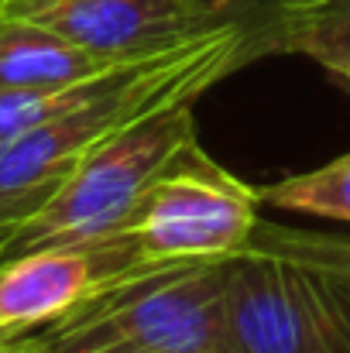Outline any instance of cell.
I'll return each mask as SVG.
<instances>
[{
    "instance_id": "6da1fadb",
    "label": "cell",
    "mask_w": 350,
    "mask_h": 353,
    "mask_svg": "<svg viewBox=\"0 0 350 353\" xmlns=\"http://www.w3.org/2000/svg\"><path fill=\"white\" fill-rule=\"evenodd\" d=\"M244 62H251L247 28L220 24L186 45L117 65L79 107L0 141V236L35 213L107 137L165 103L196 100Z\"/></svg>"
},
{
    "instance_id": "7a4b0ae2",
    "label": "cell",
    "mask_w": 350,
    "mask_h": 353,
    "mask_svg": "<svg viewBox=\"0 0 350 353\" xmlns=\"http://www.w3.org/2000/svg\"><path fill=\"white\" fill-rule=\"evenodd\" d=\"M28 336L41 353L114 347L200 353L217 347L224 343V257L137 268Z\"/></svg>"
},
{
    "instance_id": "3957f363",
    "label": "cell",
    "mask_w": 350,
    "mask_h": 353,
    "mask_svg": "<svg viewBox=\"0 0 350 353\" xmlns=\"http://www.w3.org/2000/svg\"><path fill=\"white\" fill-rule=\"evenodd\" d=\"M193 103L196 100L165 103L93 148L35 213L0 236V261L35 247L90 240L117 230L144 189L200 141Z\"/></svg>"
},
{
    "instance_id": "277c9868",
    "label": "cell",
    "mask_w": 350,
    "mask_h": 353,
    "mask_svg": "<svg viewBox=\"0 0 350 353\" xmlns=\"http://www.w3.org/2000/svg\"><path fill=\"white\" fill-rule=\"evenodd\" d=\"M261 210V192L220 168L196 141L144 189L117 230L151 264L217 261L247 247Z\"/></svg>"
},
{
    "instance_id": "5b68a950",
    "label": "cell",
    "mask_w": 350,
    "mask_h": 353,
    "mask_svg": "<svg viewBox=\"0 0 350 353\" xmlns=\"http://www.w3.org/2000/svg\"><path fill=\"white\" fill-rule=\"evenodd\" d=\"M337 299L302 264L240 247L224 257V343L233 353H333Z\"/></svg>"
},
{
    "instance_id": "8992f818",
    "label": "cell",
    "mask_w": 350,
    "mask_h": 353,
    "mask_svg": "<svg viewBox=\"0 0 350 353\" xmlns=\"http://www.w3.org/2000/svg\"><path fill=\"white\" fill-rule=\"evenodd\" d=\"M148 264L124 230L14 254L0 261V336L35 333Z\"/></svg>"
},
{
    "instance_id": "52a82bcc",
    "label": "cell",
    "mask_w": 350,
    "mask_h": 353,
    "mask_svg": "<svg viewBox=\"0 0 350 353\" xmlns=\"http://www.w3.org/2000/svg\"><path fill=\"white\" fill-rule=\"evenodd\" d=\"M3 14L41 24L110 65L168 52L220 28L196 0H3Z\"/></svg>"
},
{
    "instance_id": "ba28073f",
    "label": "cell",
    "mask_w": 350,
    "mask_h": 353,
    "mask_svg": "<svg viewBox=\"0 0 350 353\" xmlns=\"http://www.w3.org/2000/svg\"><path fill=\"white\" fill-rule=\"evenodd\" d=\"M124 65V62H120ZM114 69L110 62L83 52L79 45L59 38L55 31L21 21L0 17V86L10 90H59L104 76Z\"/></svg>"
},
{
    "instance_id": "9c48e42d",
    "label": "cell",
    "mask_w": 350,
    "mask_h": 353,
    "mask_svg": "<svg viewBox=\"0 0 350 353\" xmlns=\"http://www.w3.org/2000/svg\"><path fill=\"white\" fill-rule=\"evenodd\" d=\"M251 247L282 254L306 271H313L327 288H333L350 305V230H313V227H289L278 220H257Z\"/></svg>"
},
{
    "instance_id": "30bf717a",
    "label": "cell",
    "mask_w": 350,
    "mask_h": 353,
    "mask_svg": "<svg viewBox=\"0 0 350 353\" xmlns=\"http://www.w3.org/2000/svg\"><path fill=\"white\" fill-rule=\"evenodd\" d=\"M261 192V203L282 213L320 216L350 227V151L299 175H285Z\"/></svg>"
},
{
    "instance_id": "8fae6325",
    "label": "cell",
    "mask_w": 350,
    "mask_h": 353,
    "mask_svg": "<svg viewBox=\"0 0 350 353\" xmlns=\"http://www.w3.org/2000/svg\"><path fill=\"white\" fill-rule=\"evenodd\" d=\"M264 52H299L350 93V17H313L278 24L268 34H261L254 48V55Z\"/></svg>"
},
{
    "instance_id": "7c38bea8",
    "label": "cell",
    "mask_w": 350,
    "mask_h": 353,
    "mask_svg": "<svg viewBox=\"0 0 350 353\" xmlns=\"http://www.w3.org/2000/svg\"><path fill=\"white\" fill-rule=\"evenodd\" d=\"M313 17H350V0H282L251 34H247V48H251V59H257L254 55V48H257V41H261V34H268L271 28H278V24H292V21H313Z\"/></svg>"
},
{
    "instance_id": "4fadbf2b",
    "label": "cell",
    "mask_w": 350,
    "mask_h": 353,
    "mask_svg": "<svg viewBox=\"0 0 350 353\" xmlns=\"http://www.w3.org/2000/svg\"><path fill=\"white\" fill-rule=\"evenodd\" d=\"M282 0H196V7L213 21V24H240L247 34L278 7Z\"/></svg>"
},
{
    "instance_id": "5bb4252c",
    "label": "cell",
    "mask_w": 350,
    "mask_h": 353,
    "mask_svg": "<svg viewBox=\"0 0 350 353\" xmlns=\"http://www.w3.org/2000/svg\"><path fill=\"white\" fill-rule=\"evenodd\" d=\"M333 292V288H330ZM337 299V323H333V353H350V305L333 292Z\"/></svg>"
},
{
    "instance_id": "9a60e30c",
    "label": "cell",
    "mask_w": 350,
    "mask_h": 353,
    "mask_svg": "<svg viewBox=\"0 0 350 353\" xmlns=\"http://www.w3.org/2000/svg\"><path fill=\"white\" fill-rule=\"evenodd\" d=\"M0 353H41L38 343L24 333V336H10V340H0Z\"/></svg>"
},
{
    "instance_id": "2e32d148",
    "label": "cell",
    "mask_w": 350,
    "mask_h": 353,
    "mask_svg": "<svg viewBox=\"0 0 350 353\" xmlns=\"http://www.w3.org/2000/svg\"><path fill=\"white\" fill-rule=\"evenodd\" d=\"M200 353H233L227 343H217V347H206V350H200Z\"/></svg>"
},
{
    "instance_id": "e0dca14e",
    "label": "cell",
    "mask_w": 350,
    "mask_h": 353,
    "mask_svg": "<svg viewBox=\"0 0 350 353\" xmlns=\"http://www.w3.org/2000/svg\"><path fill=\"white\" fill-rule=\"evenodd\" d=\"M90 353H144V350H130V347H114V350H90Z\"/></svg>"
},
{
    "instance_id": "ac0fdd59",
    "label": "cell",
    "mask_w": 350,
    "mask_h": 353,
    "mask_svg": "<svg viewBox=\"0 0 350 353\" xmlns=\"http://www.w3.org/2000/svg\"><path fill=\"white\" fill-rule=\"evenodd\" d=\"M0 17H3V0H0Z\"/></svg>"
}]
</instances>
